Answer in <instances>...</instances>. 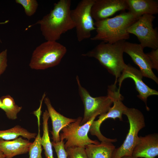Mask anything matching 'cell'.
<instances>
[{"label":"cell","mask_w":158,"mask_h":158,"mask_svg":"<svg viewBox=\"0 0 158 158\" xmlns=\"http://www.w3.org/2000/svg\"><path fill=\"white\" fill-rule=\"evenodd\" d=\"M78 92L84 107L83 117L80 125L84 124L92 118L107 113L113 103L114 91L116 85L108 87L106 96L92 97L88 91L81 85L78 76L76 77Z\"/></svg>","instance_id":"cell-4"},{"label":"cell","mask_w":158,"mask_h":158,"mask_svg":"<svg viewBox=\"0 0 158 158\" xmlns=\"http://www.w3.org/2000/svg\"><path fill=\"white\" fill-rule=\"evenodd\" d=\"M142 47L139 44L125 42L124 52L129 55L140 68L143 76L151 79L158 83V78L152 71L151 63Z\"/></svg>","instance_id":"cell-10"},{"label":"cell","mask_w":158,"mask_h":158,"mask_svg":"<svg viewBox=\"0 0 158 158\" xmlns=\"http://www.w3.org/2000/svg\"><path fill=\"white\" fill-rule=\"evenodd\" d=\"M152 64V68L158 70V48L152 49L146 54Z\"/></svg>","instance_id":"cell-26"},{"label":"cell","mask_w":158,"mask_h":158,"mask_svg":"<svg viewBox=\"0 0 158 158\" xmlns=\"http://www.w3.org/2000/svg\"><path fill=\"white\" fill-rule=\"evenodd\" d=\"M122 96H118L114 98L112 107H111L106 113L100 115L98 119L94 121L90 126L89 132L92 135L96 136L101 142L107 141L114 142L117 141L116 139H111L104 136L101 133L100 127L102 122L108 118H112L115 120L119 118L121 121L123 120L122 115L127 107L122 102Z\"/></svg>","instance_id":"cell-11"},{"label":"cell","mask_w":158,"mask_h":158,"mask_svg":"<svg viewBox=\"0 0 158 158\" xmlns=\"http://www.w3.org/2000/svg\"><path fill=\"white\" fill-rule=\"evenodd\" d=\"M15 1L23 7L25 14L28 16H31L35 13L38 6L36 0H16Z\"/></svg>","instance_id":"cell-23"},{"label":"cell","mask_w":158,"mask_h":158,"mask_svg":"<svg viewBox=\"0 0 158 158\" xmlns=\"http://www.w3.org/2000/svg\"><path fill=\"white\" fill-rule=\"evenodd\" d=\"M7 50L5 49L0 52V76L7 66Z\"/></svg>","instance_id":"cell-27"},{"label":"cell","mask_w":158,"mask_h":158,"mask_svg":"<svg viewBox=\"0 0 158 158\" xmlns=\"http://www.w3.org/2000/svg\"><path fill=\"white\" fill-rule=\"evenodd\" d=\"M158 155V135L157 133L140 136L132 156L135 158H155Z\"/></svg>","instance_id":"cell-14"},{"label":"cell","mask_w":158,"mask_h":158,"mask_svg":"<svg viewBox=\"0 0 158 158\" xmlns=\"http://www.w3.org/2000/svg\"><path fill=\"white\" fill-rule=\"evenodd\" d=\"M0 98L2 104L9 112L8 118L11 120L16 119L17 114L21 110L22 107L16 104L13 98L9 95L3 96Z\"/></svg>","instance_id":"cell-22"},{"label":"cell","mask_w":158,"mask_h":158,"mask_svg":"<svg viewBox=\"0 0 158 158\" xmlns=\"http://www.w3.org/2000/svg\"><path fill=\"white\" fill-rule=\"evenodd\" d=\"M67 158H88L85 148L73 147L66 149Z\"/></svg>","instance_id":"cell-24"},{"label":"cell","mask_w":158,"mask_h":158,"mask_svg":"<svg viewBox=\"0 0 158 158\" xmlns=\"http://www.w3.org/2000/svg\"><path fill=\"white\" fill-rule=\"evenodd\" d=\"M153 15L145 14L140 17L127 29L129 34L136 36L144 48L148 47L152 49L158 48V33L157 28H154Z\"/></svg>","instance_id":"cell-9"},{"label":"cell","mask_w":158,"mask_h":158,"mask_svg":"<svg viewBox=\"0 0 158 158\" xmlns=\"http://www.w3.org/2000/svg\"><path fill=\"white\" fill-rule=\"evenodd\" d=\"M143 77L139 70L128 64L118 80L119 85L118 89L120 90L121 83L125 79L127 78L132 79L134 82L136 89L139 93L138 97L144 102L146 104V108L148 110L149 108L147 104L148 97L152 95H158V92L156 90L149 87L144 83L142 80Z\"/></svg>","instance_id":"cell-12"},{"label":"cell","mask_w":158,"mask_h":158,"mask_svg":"<svg viewBox=\"0 0 158 158\" xmlns=\"http://www.w3.org/2000/svg\"><path fill=\"white\" fill-rule=\"evenodd\" d=\"M116 149L112 142L103 141L97 145L90 144L85 149L88 158H112Z\"/></svg>","instance_id":"cell-18"},{"label":"cell","mask_w":158,"mask_h":158,"mask_svg":"<svg viewBox=\"0 0 158 158\" xmlns=\"http://www.w3.org/2000/svg\"><path fill=\"white\" fill-rule=\"evenodd\" d=\"M71 0H60L49 13L28 28L38 24L47 41H57L63 34L75 28L71 16Z\"/></svg>","instance_id":"cell-1"},{"label":"cell","mask_w":158,"mask_h":158,"mask_svg":"<svg viewBox=\"0 0 158 158\" xmlns=\"http://www.w3.org/2000/svg\"><path fill=\"white\" fill-rule=\"evenodd\" d=\"M0 108L4 111L5 113V114L7 117L8 118L9 116V112L8 110L5 107V106L2 104L1 101V100L0 99Z\"/></svg>","instance_id":"cell-28"},{"label":"cell","mask_w":158,"mask_h":158,"mask_svg":"<svg viewBox=\"0 0 158 158\" xmlns=\"http://www.w3.org/2000/svg\"><path fill=\"white\" fill-rule=\"evenodd\" d=\"M31 143L29 140L21 137L11 141L0 139V150L5 158H13L16 155L28 153Z\"/></svg>","instance_id":"cell-16"},{"label":"cell","mask_w":158,"mask_h":158,"mask_svg":"<svg viewBox=\"0 0 158 158\" xmlns=\"http://www.w3.org/2000/svg\"><path fill=\"white\" fill-rule=\"evenodd\" d=\"M67 51L66 47L57 41H47L33 51L29 66L36 70L54 67L60 63Z\"/></svg>","instance_id":"cell-5"},{"label":"cell","mask_w":158,"mask_h":158,"mask_svg":"<svg viewBox=\"0 0 158 158\" xmlns=\"http://www.w3.org/2000/svg\"><path fill=\"white\" fill-rule=\"evenodd\" d=\"M44 100L51 121L52 130L50 131L52 135L51 138L54 142H59L60 141V131L69 123L75 121L76 118L66 117L56 111L48 97H45Z\"/></svg>","instance_id":"cell-15"},{"label":"cell","mask_w":158,"mask_h":158,"mask_svg":"<svg viewBox=\"0 0 158 158\" xmlns=\"http://www.w3.org/2000/svg\"><path fill=\"white\" fill-rule=\"evenodd\" d=\"M41 114L38 113L35 115L37 120L38 132L34 142L30 145L28 152L29 158H42V151L41 143V137L40 134V118Z\"/></svg>","instance_id":"cell-21"},{"label":"cell","mask_w":158,"mask_h":158,"mask_svg":"<svg viewBox=\"0 0 158 158\" xmlns=\"http://www.w3.org/2000/svg\"><path fill=\"white\" fill-rule=\"evenodd\" d=\"M8 21H9L8 20H6L5 21V22H0V24H5L6 23L8 22ZM0 42L1 43L2 42V41H1V40L0 38Z\"/></svg>","instance_id":"cell-29"},{"label":"cell","mask_w":158,"mask_h":158,"mask_svg":"<svg viewBox=\"0 0 158 158\" xmlns=\"http://www.w3.org/2000/svg\"><path fill=\"white\" fill-rule=\"evenodd\" d=\"M128 10L126 0H95L91 8V14L95 21L109 17L120 11Z\"/></svg>","instance_id":"cell-13"},{"label":"cell","mask_w":158,"mask_h":158,"mask_svg":"<svg viewBox=\"0 0 158 158\" xmlns=\"http://www.w3.org/2000/svg\"><path fill=\"white\" fill-rule=\"evenodd\" d=\"M125 41L121 40L113 43L102 42L81 56L97 59L109 72L115 77L114 84L116 85L118 78L127 66L123 57Z\"/></svg>","instance_id":"cell-3"},{"label":"cell","mask_w":158,"mask_h":158,"mask_svg":"<svg viewBox=\"0 0 158 158\" xmlns=\"http://www.w3.org/2000/svg\"><path fill=\"white\" fill-rule=\"evenodd\" d=\"M0 158H5V157L2 152L0 150Z\"/></svg>","instance_id":"cell-30"},{"label":"cell","mask_w":158,"mask_h":158,"mask_svg":"<svg viewBox=\"0 0 158 158\" xmlns=\"http://www.w3.org/2000/svg\"><path fill=\"white\" fill-rule=\"evenodd\" d=\"M37 135L36 133H30L19 125L8 130H0V139L6 140H14L19 136L29 140L35 138Z\"/></svg>","instance_id":"cell-19"},{"label":"cell","mask_w":158,"mask_h":158,"mask_svg":"<svg viewBox=\"0 0 158 158\" xmlns=\"http://www.w3.org/2000/svg\"><path fill=\"white\" fill-rule=\"evenodd\" d=\"M139 17L128 11H123L113 18L95 21L96 34L90 39L109 43L128 40L130 34L127 29Z\"/></svg>","instance_id":"cell-2"},{"label":"cell","mask_w":158,"mask_h":158,"mask_svg":"<svg viewBox=\"0 0 158 158\" xmlns=\"http://www.w3.org/2000/svg\"><path fill=\"white\" fill-rule=\"evenodd\" d=\"M95 0H82L71 10V16L75 25L76 37L81 42L90 38L91 32L96 29L91 8Z\"/></svg>","instance_id":"cell-8"},{"label":"cell","mask_w":158,"mask_h":158,"mask_svg":"<svg viewBox=\"0 0 158 158\" xmlns=\"http://www.w3.org/2000/svg\"><path fill=\"white\" fill-rule=\"evenodd\" d=\"M123 114L126 115L128 118L129 129L123 143L119 147L116 148L112 158L131 156L134 148L139 140L138 132L145 126L143 114L139 110L127 107Z\"/></svg>","instance_id":"cell-6"},{"label":"cell","mask_w":158,"mask_h":158,"mask_svg":"<svg viewBox=\"0 0 158 158\" xmlns=\"http://www.w3.org/2000/svg\"><path fill=\"white\" fill-rule=\"evenodd\" d=\"M128 11L140 17L145 14L153 15L158 13V1L155 0H126Z\"/></svg>","instance_id":"cell-17"},{"label":"cell","mask_w":158,"mask_h":158,"mask_svg":"<svg viewBox=\"0 0 158 158\" xmlns=\"http://www.w3.org/2000/svg\"><path fill=\"white\" fill-rule=\"evenodd\" d=\"M121 158H135L131 156H124Z\"/></svg>","instance_id":"cell-31"},{"label":"cell","mask_w":158,"mask_h":158,"mask_svg":"<svg viewBox=\"0 0 158 158\" xmlns=\"http://www.w3.org/2000/svg\"><path fill=\"white\" fill-rule=\"evenodd\" d=\"M64 142L61 140L58 142H51L58 158H67V153L64 147Z\"/></svg>","instance_id":"cell-25"},{"label":"cell","mask_w":158,"mask_h":158,"mask_svg":"<svg viewBox=\"0 0 158 158\" xmlns=\"http://www.w3.org/2000/svg\"><path fill=\"white\" fill-rule=\"evenodd\" d=\"M82 118L81 117H78L75 121L69 123L61 130L60 139V140H66L64 144L65 150L76 147L85 148L89 144L100 143L97 140H91L87 135L90 126L95 118H92L84 124L80 125Z\"/></svg>","instance_id":"cell-7"},{"label":"cell","mask_w":158,"mask_h":158,"mask_svg":"<svg viewBox=\"0 0 158 158\" xmlns=\"http://www.w3.org/2000/svg\"><path fill=\"white\" fill-rule=\"evenodd\" d=\"M49 117L48 111L46 110L42 114L43 134L41 137V143L44 150L46 158H54L49 133L48 121Z\"/></svg>","instance_id":"cell-20"}]
</instances>
